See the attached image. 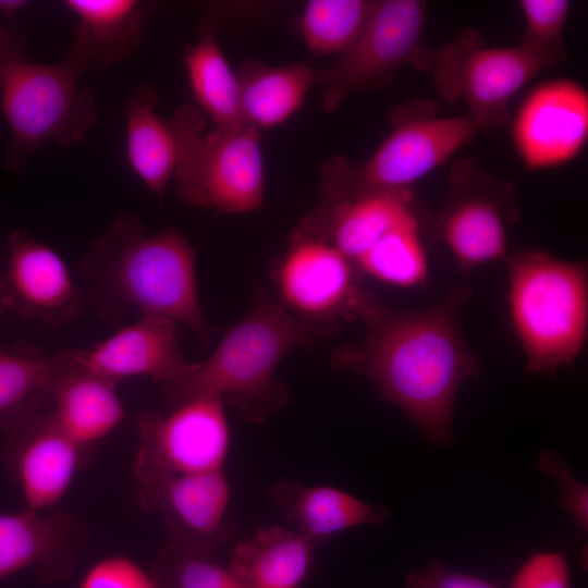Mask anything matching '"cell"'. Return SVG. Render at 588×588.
Here are the masks:
<instances>
[{"mask_svg":"<svg viewBox=\"0 0 588 588\" xmlns=\"http://www.w3.org/2000/svg\"><path fill=\"white\" fill-rule=\"evenodd\" d=\"M184 64L197 108L208 114L216 127L245 125L240 109L237 76L209 23L201 24L198 40L186 49Z\"/></svg>","mask_w":588,"mask_h":588,"instance_id":"484cf974","label":"cell"},{"mask_svg":"<svg viewBox=\"0 0 588 588\" xmlns=\"http://www.w3.org/2000/svg\"><path fill=\"white\" fill-rule=\"evenodd\" d=\"M365 277L385 284L415 287L426 283L429 274L428 256L420 237L418 216L385 234L357 262Z\"/></svg>","mask_w":588,"mask_h":588,"instance_id":"4316f807","label":"cell"},{"mask_svg":"<svg viewBox=\"0 0 588 588\" xmlns=\"http://www.w3.org/2000/svg\"><path fill=\"white\" fill-rule=\"evenodd\" d=\"M525 33L522 42L543 48L563 49V32L569 15L568 0H520Z\"/></svg>","mask_w":588,"mask_h":588,"instance_id":"4dcf8cb0","label":"cell"},{"mask_svg":"<svg viewBox=\"0 0 588 588\" xmlns=\"http://www.w3.org/2000/svg\"><path fill=\"white\" fill-rule=\"evenodd\" d=\"M416 216L409 191L324 197L295 233L330 243L356 267L385 234Z\"/></svg>","mask_w":588,"mask_h":588,"instance_id":"d6986e66","label":"cell"},{"mask_svg":"<svg viewBox=\"0 0 588 588\" xmlns=\"http://www.w3.org/2000/svg\"><path fill=\"white\" fill-rule=\"evenodd\" d=\"M514 149L529 171L564 166L588 140V93L569 78L543 82L519 105L511 125Z\"/></svg>","mask_w":588,"mask_h":588,"instance_id":"5bb4252c","label":"cell"},{"mask_svg":"<svg viewBox=\"0 0 588 588\" xmlns=\"http://www.w3.org/2000/svg\"><path fill=\"white\" fill-rule=\"evenodd\" d=\"M542 471L550 475L559 483L561 504L572 513L584 530L588 528V489L571 473L566 464L556 454L543 452L539 457Z\"/></svg>","mask_w":588,"mask_h":588,"instance_id":"836d02e7","label":"cell"},{"mask_svg":"<svg viewBox=\"0 0 588 588\" xmlns=\"http://www.w3.org/2000/svg\"><path fill=\"white\" fill-rule=\"evenodd\" d=\"M7 432L4 458L27 509L42 511L66 493L91 451L69 438L50 412L24 408L0 416Z\"/></svg>","mask_w":588,"mask_h":588,"instance_id":"4fadbf2b","label":"cell"},{"mask_svg":"<svg viewBox=\"0 0 588 588\" xmlns=\"http://www.w3.org/2000/svg\"><path fill=\"white\" fill-rule=\"evenodd\" d=\"M68 352L75 364L114 383L146 376L169 384L196 365L181 350L179 323L164 317L137 318L90 350Z\"/></svg>","mask_w":588,"mask_h":588,"instance_id":"e0dca14e","label":"cell"},{"mask_svg":"<svg viewBox=\"0 0 588 588\" xmlns=\"http://www.w3.org/2000/svg\"><path fill=\"white\" fill-rule=\"evenodd\" d=\"M229 498L222 469L140 486L137 502L162 518L172 542L211 554L236 534L234 523L226 518Z\"/></svg>","mask_w":588,"mask_h":588,"instance_id":"2e32d148","label":"cell"},{"mask_svg":"<svg viewBox=\"0 0 588 588\" xmlns=\"http://www.w3.org/2000/svg\"><path fill=\"white\" fill-rule=\"evenodd\" d=\"M373 3L368 0L308 1L299 21L308 50L320 56L346 52L363 33Z\"/></svg>","mask_w":588,"mask_h":588,"instance_id":"83f0119b","label":"cell"},{"mask_svg":"<svg viewBox=\"0 0 588 588\" xmlns=\"http://www.w3.org/2000/svg\"><path fill=\"white\" fill-rule=\"evenodd\" d=\"M82 73L62 60L7 65L0 74V106L12 134L5 167L21 171L47 143L69 147L83 142L98 119L94 91L81 87Z\"/></svg>","mask_w":588,"mask_h":588,"instance_id":"8992f818","label":"cell"},{"mask_svg":"<svg viewBox=\"0 0 588 588\" xmlns=\"http://www.w3.org/2000/svg\"><path fill=\"white\" fill-rule=\"evenodd\" d=\"M340 327L303 320L256 286L247 315L222 339L212 354L182 379L163 384L171 408L188 401H228L252 422H262L291 400L275 376L283 357L296 347H310Z\"/></svg>","mask_w":588,"mask_h":588,"instance_id":"3957f363","label":"cell"},{"mask_svg":"<svg viewBox=\"0 0 588 588\" xmlns=\"http://www.w3.org/2000/svg\"><path fill=\"white\" fill-rule=\"evenodd\" d=\"M24 50L25 41L19 30L0 28V74L7 65L24 60Z\"/></svg>","mask_w":588,"mask_h":588,"instance_id":"d590c367","label":"cell"},{"mask_svg":"<svg viewBox=\"0 0 588 588\" xmlns=\"http://www.w3.org/2000/svg\"><path fill=\"white\" fill-rule=\"evenodd\" d=\"M0 513V580L34 568L41 583L68 577L88 537L85 525L64 512Z\"/></svg>","mask_w":588,"mask_h":588,"instance_id":"ac0fdd59","label":"cell"},{"mask_svg":"<svg viewBox=\"0 0 588 588\" xmlns=\"http://www.w3.org/2000/svg\"><path fill=\"white\" fill-rule=\"evenodd\" d=\"M151 574L159 588H245L229 569L204 553L170 541L155 556Z\"/></svg>","mask_w":588,"mask_h":588,"instance_id":"f546056e","label":"cell"},{"mask_svg":"<svg viewBox=\"0 0 588 588\" xmlns=\"http://www.w3.org/2000/svg\"><path fill=\"white\" fill-rule=\"evenodd\" d=\"M514 185L470 158L452 166L443 208L431 216L434 234L451 253L461 273L505 260L507 226L518 220Z\"/></svg>","mask_w":588,"mask_h":588,"instance_id":"30bf717a","label":"cell"},{"mask_svg":"<svg viewBox=\"0 0 588 588\" xmlns=\"http://www.w3.org/2000/svg\"><path fill=\"white\" fill-rule=\"evenodd\" d=\"M50 356L32 345L0 347V416L39 407L48 399Z\"/></svg>","mask_w":588,"mask_h":588,"instance_id":"f1b7e54d","label":"cell"},{"mask_svg":"<svg viewBox=\"0 0 588 588\" xmlns=\"http://www.w3.org/2000/svg\"><path fill=\"white\" fill-rule=\"evenodd\" d=\"M0 282L8 313L52 327L78 318L85 297L61 256L28 233L13 231Z\"/></svg>","mask_w":588,"mask_h":588,"instance_id":"9a60e30c","label":"cell"},{"mask_svg":"<svg viewBox=\"0 0 588 588\" xmlns=\"http://www.w3.org/2000/svg\"><path fill=\"white\" fill-rule=\"evenodd\" d=\"M282 306L307 321L341 328L363 318L378 298L364 275L328 242L293 233L277 269Z\"/></svg>","mask_w":588,"mask_h":588,"instance_id":"7c38bea8","label":"cell"},{"mask_svg":"<svg viewBox=\"0 0 588 588\" xmlns=\"http://www.w3.org/2000/svg\"><path fill=\"white\" fill-rule=\"evenodd\" d=\"M405 588H495L478 577L450 571L433 560L428 568H417L407 576Z\"/></svg>","mask_w":588,"mask_h":588,"instance_id":"e575fe53","label":"cell"},{"mask_svg":"<svg viewBox=\"0 0 588 588\" xmlns=\"http://www.w3.org/2000/svg\"><path fill=\"white\" fill-rule=\"evenodd\" d=\"M245 125L277 126L291 118L314 86L315 70L302 63L267 65L248 60L236 73Z\"/></svg>","mask_w":588,"mask_h":588,"instance_id":"d4e9b609","label":"cell"},{"mask_svg":"<svg viewBox=\"0 0 588 588\" xmlns=\"http://www.w3.org/2000/svg\"><path fill=\"white\" fill-rule=\"evenodd\" d=\"M507 309L531 373H553L581 353L588 332L586 261L524 250L505 258Z\"/></svg>","mask_w":588,"mask_h":588,"instance_id":"277c9868","label":"cell"},{"mask_svg":"<svg viewBox=\"0 0 588 588\" xmlns=\"http://www.w3.org/2000/svg\"><path fill=\"white\" fill-rule=\"evenodd\" d=\"M425 23L424 1H375L354 45L329 68L315 70L314 85L324 91L322 109L331 113L353 94L388 87L404 65L430 70L433 51L424 45Z\"/></svg>","mask_w":588,"mask_h":588,"instance_id":"9c48e42d","label":"cell"},{"mask_svg":"<svg viewBox=\"0 0 588 588\" xmlns=\"http://www.w3.org/2000/svg\"><path fill=\"white\" fill-rule=\"evenodd\" d=\"M471 294L470 283L462 282L438 304L414 311L377 298L362 318L364 342L338 346L331 364L369 379L429 440L450 443L458 389L480 370L460 322Z\"/></svg>","mask_w":588,"mask_h":588,"instance_id":"6da1fadb","label":"cell"},{"mask_svg":"<svg viewBox=\"0 0 588 588\" xmlns=\"http://www.w3.org/2000/svg\"><path fill=\"white\" fill-rule=\"evenodd\" d=\"M391 132L362 164L341 157L322 170L324 197L341 198L371 191H409L478 132L469 115L440 117L429 100H408L391 111Z\"/></svg>","mask_w":588,"mask_h":588,"instance_id":"5b68a950","label":"cell"},{"mask_svg":"<svg viewBox=\"0 0 588 588\" xmlns=\"http://www.w3.org/2000/svg\"><path fill=\"white\" fill-rule=\"evenodd\" d=\"M565 59L564 48L543 49L522 41L487 47L482 35L469 27L433 51L430 71L444 101L464 100L477 130L493 132L510 122L514 95L539 72Z\"/></svg>","mask_w":588,"mask_h":588,"instance_id":"ba28073f","label":"cell"},{"mask_svg":"<svg viewBox=\"0 0 588 588\" xmlns=\"http://www.w3.org/2000/svg\"><path fill=\"white\" fill-rule=\"evenodd\" d=\"M511 588H571L565 556L559 552L531 555L514 576Z\"/></svg>","mask_w":588,"mask_h":588,"instance_id":"d6a6232c","label":"cell"},{"mask_svg":"<svg viewBox=\"0 0 588 588\" xmlns=\"http://www.w3.org/2000/svg\"><path fill=\"white\" fill-rule=\"evenodd\" d=\"M271 499L296 530L318 543L350 528L381 525L389 511L331 486H305L281 479L269 490Z\"/></svg>","mask_w":588,"mask_h":588,"instance_id":"7402d4cb","label":"cell"},{"mask_svg":"<svg viewBox=\"0 0 588 588\" xmlns=\"http://www.w3.org/2000/svg\"><path fill=\"white\" fill-rule=\"evenodd\" d=\"M5 313H8L7 304H5V299H4V295H3V291H2V286L0 282V319Z\"/></svg>","mask_w":588,"mask_h":588,"instance_id":"74e56055","label":"cell"},{"mask_svg":"<svg viewBox=\"0 0 588 588\" xmlns=\"http://www.w3.org/2000/svg\"><path fill=\"white\" fill-rule=\"evenodd\" d=\"M76 15L73 42L63 58L82 74L131 58L146 28L140 4L134 0H68Z\"/></svg>","mask_w":588,"mask_h":588,"instance_id":"44dd1931","label":"cell"},{"mask_svg":"<svg viewBox=\"0 0 588 588\" xmlns=\"http://www.w3.org/2000/svg\"><path fill=\"white\" fill-rule=\"evenodd\" d=\"M26 4L24 0H0V12L12 17Z\"/></svg>","mask_w":588,"mask_h":588,"instance_id":"8d00e7d4","label":"cell"},{"mask_svg":"<svg viewBox=\"0 0 588 588\" xmlns=\"http://www.w3.org/2000/svg\"><path fill=\"white\" fill-rule=\"evenodd\" d=\"M157 103V93L145 84H138L127 98L126 154L137 176L162 196L175 172L180 142L174 118L160 117Z\"/></svg>","mask_w":588,"mask_h":588,"instance_id":"cb8c5ba5","label":"cell"},{"mask_svg":"<svg viewBox=\"0 0 588 588\" xmlns=\"http://www.w3.org/2000/svg\"><path fill=\"white\" fill-rule=\"evenodd\" d=\"M77 588H159L150 571L127 555L99 559L82 576Z\"/></svg>","mask_w":588,"mask_h":588,"instance_id":"1f68e13d","label":"cell"},{"mask_svg":"<svg viewBox=\"0 0 588 588\" xmlns=\"http://www.w3.org/2000/svg\"><path fill=\"white\" fill-rule=\"evenodd\" d=\"M77 272L86 306L101 319L121 324L131 316L164 317L208 343L195 253L177 230L148 235L136 215L122 213L94 241Z\"/></svg>","mask_w":588,"mask_h":588,"instance_id":"7a4b0ae2","label":"cell"},{"mask_svg":"<svg viewBox=\"0 0 588 588\" xmlns=\"http://www.w3.org/2000/svg\"><path fill=\"white\" fill-rule=\"evenodd\" d=\"M50 414L69 438L91 449L125 417L117 383L78 366L68 351L50 355Z\"/></svg>","mask_w":588,"mask_h":588,"instance_id":"ffe728a7","label":"cell"},{"mask_svg":"<svg viewBox=\"0 0 588 588\" xmlns=\"http://www.w3.org/2000/svg\"><path fill=\"white\" fill-rule=\"evenodd\" d=\"M316 546L297 530L260 528L235 544L228 568L245 588H299L311 569Z\"/></svg>","mask_w":588,"mask_h":588,"instance_id":"603a6c76","label":"cell"},{"mask_svg":"<svg viewBox=\"0 0 588 588\" xmlns=\"http://www.w3.org/2000/svg\"><path fill=\"white\" fill-rule=\"evenodd\" d=\"M179 133L174 172L185 203L223 213H248L261 206L265 170L258 130L242 125L204 134L205 117L183 105L173 115Z\"/></svg>","mask_w":588,"mask_h":588,"instance_id":"52a82bcc","label":"cell"},{"mask_svg":"<svg viewBox=\"0 0 588 588\" xmlns=\"http://www.w3.org/2000/svg\"><path fill=\"white\" fill-rule=\"evenodd\" d=\"M137 432L133 471L140 486L223 469L230 429L220 399L192 400L168 414L146 411L137 418Z\"/></svg>","mask_w":588,"mask_h":588,"instance_id":"8fae6325","label":"cell"}]
</instances>
